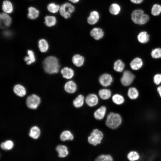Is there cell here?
<instances>
[{"label": "cell", "mask_w": 161, "mask_h": 161, "mask_svg": "<svg viewBox=\"0 0 161 161\" xmlns=\"http://www.w3.org/2000/svg\"><path fill=\"white\" fill-rule=\"evenodd\" d=\"M43 66L45 72L50 74L58 73L60 68L58 59L52 56L48 57L44 59Z\"/></svg>", "instance_id": "6da1fadb"}, {"label": "cell", "mask_w": 161, "mask_h": 161, "mask_svg": "<svg viewBox=\"0 0 161 161\" xmlns=\"http://www.w3.org/2000/svg\"><path fill=\"white\" fill-rule=\"evenodd\" d=\"M122 121L121 117L119 114L111 112L107 116L106 124L109 128L115 129L120 126Z\"/></svg>", "instance_id": "7a4b0ae2"}, {"label": "cell", "mask_w": 161, "mask_h": 161, "mask_svg": "<svg viewBox=\"0 0 161 161\" xmlns=\"http://www.w3.org/2000/svg\"><path fill=\"white\" fill-rule=\"evenodd\" d=\"M103 132L97 129H94L88 138L89 143L94 146L101 143L103 138Z\"/></svg>", "instance_id": "3957f363"}, {"label": "cell", "mask_w": 161, "mask_h": 161, "mask_svg": "<svg viewBox=\"0 0 161 161\" xmlns=\"http://www.w3.org/2000/svg\"><path fill=\"white\" fill-rule=\"evenodd\" d=\"M75 9L74 7L71 3L65 2L60 6L59 12L62 17L67 19L71 17Z\"/></svg>", "instance_id": "277c9868"}, {"label": "cell", "mask_w": 161, "mask_h": 161, "mask_svg": "<svg viewBox=\"0 0 161 161\" xmlns=\"http://www.w3.org/2000/svg\"><path fill=\"white\" fill-rule=\"evenodd\" d=\"M41 102V99L39 97L35 94H32L29 96L26 100L27 106L32 109H36Z\"/></svg>", "instance_id": "5b68a950"}, {"label": "cell", "mask_w": 161, "mask_h": 161, "mask_svg": "<svg viewBox=\"0 0 161 161\" xmlns=\"http://www.w3.org/2000/svg\"><path fill=\"white\" fill-rule=\"evenodd\" d=\"M134 77V75L130 71L128 70L125 71L123 72L120 79L121 83L125 86L129 85L133 82Z\"/></svg>", "instance_id": "8992f818"}, {"label": "cell", "mask_w": 161, "mask_h": 161, "mask_svg": "<svg viewBox=\"0 0 161 161\" xmlns=\"http://www.w3.org/2000/svg\"><path fill=\"white\" fill-rule=\"evenodd\" d=\"M113 81V78L109 74H104L101 75L99 78V82L100 84L104 87L110 86Z\"/></svg>", "instance_id": "52a82bcc"}, {"label": "cell", "mask_w": 161, "mask_h": 161, "mask_svg": "<svg viewBox=\"0 0 161 161\" xmlns=\"http://www.w3.org/2000/svg\"><path fill=\"white\" fill-rule=\"evenodd\" d=\"M1 23L4 26L8 27L10 26L12 22V18L7 13L2 12L0 14Z\"/></svg>", "instance_id": "ba28073f"}, {"label": "cell", "mask_w": 161, "mask_h": 161, "mask_svg": "<svg viewBox=\"0 0 161 161\" xmlns=\"http://www.w3.org/2000/svg\"><path fill=\"white\" fill-rule=\"evenodd\" d=\"M87 104L90 107H93L96 105L98 102V98L95 94H91L89 95L85 99Z\"/></svg>", "instance_id": "9c48e42d"}, {"label": "cell", "mask_w": 161, "mask_h": 161, "mask_svg": "<svg viewBox=\"0 0 161 161\" xmlns=\"http://www.w3.org/2000/svg\"><path fill=\"white\" fill-rule=\"evenodd\" d=\"M1 8L3 12L8 14L12 13L13 10V4L9 0H4L3 1Z\"/></svg>", "instance_id": "30bf717a"}, {"label": "cell", "mask_w": 161, "mask_h": 161, "mask_svg": "<svg viewBox=\"0 0 161 161\" xmlns=\"http://www.w3.org/2000/svg\"><path fill=\"white\" fill-rule=\"evenodd\" d=\"M99 18L100 16L98 12L95 10L93 11L90 12L88 17L87 21L89 24L94 25L98 21Z\"/></svg>", "instance_id": "8fae6325"}, {"label": "cell", "mask_w": 161, "mask_h": 161, "mask_svg": "<svg viewBox=\"0 0 161 161\" xmlns=\"http://www.w3.org/2000/svg\"><path fill=\"white\" fill-rule=\"evenodd\" d=\"M27 10V17L29 19L34 20L38 17L39 14V11L35 7L30 6L28 8Z\"/></svg>", "instance_id": "7c38bea8"}, {"label": "cell", "mask_w": 161, "mask_h": 161, "mask_svg": "<svg viewBox=\"0 0 161 161\" xmlns=\"http://www.w3.org/2000/svg\"><path fill=\"white\" fill-rule=\"evenodd\" d=\"M143 13V11L141 9L134 10L131 15L132 20L135 24H139L141 18Z\"/></svg>", "instance_id": "4fadbf2b"}, {"label": "cell", "mask_w": 161, "mask_h": 161, "mask_svg": "<svg viewBox=\"0 0 161 161\" xmlns=\"http://www.w3.org/2000/svg\"><path fill=\"white\" fill-rule=\"evenodd\" d=\"M106 109L105 106H102L97 109L94 112V116L97 120H100L103 119L105 117Z\"/></svg>", "instance_id": "5bb4252c"}, {"label": "cell", "mask_w": 161, "mask_h": 161, "mask_svg": "<svg viewBox=\"0 0 161 161\" xmlns=\"http://www.w3.org/2000/svg\"><path fill=\"white\" fill-rule=\"evenodd\" d=\"M56 151L58 153V156L59 157H65L69 154L68 148L65 145H58L56 148Z\"/></svg>", "instance_id": "9a60e30c"}, {"label": "cell", "mask_w": 161, "mask_h": 161, "mask_svg": "<svg viewBox=\"0 0 161 161\" xmlns=\"http://www.w3.org/2000/svg\"><path fill=\"white\" fill-rule=\"evenodd\" d=\"M104 34L103 30L98 27L93 28L90 32L91 35L96 40H99L102 38Z\"/></svg>", "instance_id": "2e32d148"}, {"label": "cell", "mask_w": 161, "mask_h": 161, "mask_svg": "<svg viewBox=\"0 0 161 161\" xmlns=\"http://www.w3.org/2000/svg\"><path fill=\"white\" fill-rule=\"evenodd\" d=\"M65 91L69 93H73L76 91L77 86L75 83L73 81H69L67 82L64 85Z\"/></svg>", "instance_id": "e0dca14e"}, {"label": "cell", "mask_w": 161, "mask_h": 161, "mask_svg": "<svg viewBox=\"0 0 161 161\" xmlns=\"http://www.w3.org/2000/svg\"><path fill=\"white\" fill-rule=\"evenodd\" d=\"M44 23L48 27H50L55 26L57 23L56 17L53 16L47 15L44 18Z\"/></svg>", "instance_id": "ac0fdd59"}, {"label": "cell", "mask_w": 161, "mask_h": 161, "mask_svg": "<svg viewBox=\"0 0 161 161\" xmlns=\"http://www.w3.org/2000/svg\"><path fill=\"white\" fill-rule=\"evenodd\" d=\"M140 158V156L139 153L135 150L130 151L127 155V158L129 161H138Z\"/></svg>", "instance_id": "d6986e66"}, {"label": "cell", "mask_w": 161, "mask_h": 161, "mask_svg": "<svg viewBox=\"0 0 161 161\" xmlns=\"http://www.w3.org/2000/svg\"><path fill=\"white\" fill-rule=\"evenodd\" d=\"M143 64V62L141 59L139 58H136L131 62L130 65L133 70H137L140 69Z\"/></svg>", "instance_id": "ffe728a7"}, {"label": "cell", "mask_w": 161, "mask_h": 161, "mask_svg": "<svg viewBox=\"0 0 161 161\" xmlns=\"http://www.w3.org/2000/svg\"><path fill=\"white\" fill-rule=\"evenodd\" d=\"M61 73L63 77L67 79H70L73 77L74 75V72L71 68L65 67L61 70Z\"/></svg>", "instance_id": "44dd1931"}, {"label": "cell", "mask_w": 161, "mask_h": 161, "mask_svg": "<svg viewBox=\"0 0 161 161\" xmlns=\"http://www.w3.org/2000/svg\"><path fill=\"white\" fill-rule=\"evenodd\" d=\"M13 91L17 95L21 97L24 96L26 93L25 88L22 85L18 84L14 86Z\"/></svg>", "instance_id": "7402d4cb"}, {"label": "cell", "mask_w": 161, "mask_h": 161, "mask_svg": "<svg viewBox=\"0 0 161 161\" xmlns=\"http://www.w3.org/2000/svg\"><path fill=\"white\" fill-rule=\"evenodd\" d=\"M84 57L79 54L74 55L72 58V61L73 64L76 66L80 67L84 63Z\"/></svg>", "instance_id": "603a6c76"}, {"label": "cell", "mask_w": 161, "mask_h": 161, "mask_svg": "<svg viewBox=\"0 0 161 161\" xmlns=\"http://www.w3.org/2000/svg\"><path fill=\"white\" fill-rule=\"evenodd\" d=\"M74 138V136L71 132L68 130H66L62 132L60 135V138L61 141L72 140Z\"/></svg>", "instance_id": "cb8c5ba5"}, {"label": "cell", "mask_w": 161, "mask_h": 161, "mask_svg": "<svg viewBox=\"0 0 161 161\" xmlns=\"http://www.w3.org/2000/svg\"><path fill=\"white\" fill-rule=\"evenodd\" d=\"M41 131L37 126H33L30 129L29 133V136L33 139H38L40 136Z\"/></svg>", "instance_id": "d4e9b609"}, {"label": "cell", "mask_w": 161, "mask_h": 161, "mask_svg": "<svg viewBox=\"0 0 161 161\" xmlns=\"http://www.w3.org/2000/svg\"><path fill=\"white\" fill-rule=\"evenodd\" d=\"M60 6L55 3L51 2L49 3L47 6L48 11L50 13L55 14L59 11Z\"/></svg>", "instance_id": "484cf974"}, {"label": "cell", "mask_w": 161, "mask_h": 161, "mask_svg": "<svg viewBox=\"0 0 161 161\" xmlns=\"http://www.w3.org/2000/svg\"><path fill=\"white\" fill-rule=\"evenodd\" d=\"M98 94L101 98L106 100L110 97L111 95V92L109 89H103L99 91Z\"/></svg>", "instance_id": "4316f807"}, {"label": "cell", "mask_w": 161, "mask_h": 161, "mask_svg": "<svg viewBox=\"0 0 161 161\" xmlns=\"http://www.w3.org/2000/svg\"><path fill=\"white\" fill-rule=\"evenodd\" d=\"M84 102V96L82 95H79L73 100V104L75 107L79 108L83 106Z\"/></svg>", "instance_id": "83f0119b"}, {"label": "cell", "mask_w": 161, "mask_h": 161, "mask_svg": "<svg viewBox=\"0 0 161 161\" xmlns=\"http://www.w3.org/2000/svg\"><path fill=\"white\" fill-rule=\"evenodd\" d=\"M121 7L120 5L117 3L112 4L110 6L109 10L112 15H117L121 11Z\"/></svg>", "instance_id": "f1b7e54d"}, {"label": "cell", "mask_w": 161, "mask_h": 161, "mask_svg": "<svg viewBox=\"0 0 161 161\" xmlns=\"http://www.w3.org/2000/svg\"><path fill=\"white\" fill-rule=\"evenodd\" d=\"M149 36L145 31H142L139 33L137 36L138 41L141 43H145L149 40Z\"/></svg>", "instance_id": "f546056e"}, {"label": "cell", "mask_w": 161, "mask_h": 161, "mask_svg": "<svg viewBox=\"0 0 161 161\" xmlns=\"http://www.w3.org/2000/svg\"><path fill=\"white\" fill-rule=\"evenodd\" d=\"M28 56L25 57L24 58V61L27 62L28 65H30L34 62L35 59L34 52L31 50L27 51Z\"/></svg>", "instance_id": "4dcf8cb0"}, {"label": "cell", "mask_w": 161, "mask_h": 161, "mask_svg": "<svg viewBox=\"0 0 161 161\" xmlns=\"http://www.w3.org/2000/svg\"><path fill=\"white\" fill-rule=\"evenodd\" d=\"M38 47L41 52H46L49 47L47 41L44 39L40 40L38 42Z\"/></svg>", "instance_id": "1f68e13d"}, {"label": "cell", "mask_w": 161, "mask_h": 161, "mask_svg": "<svg viewBox=\"0 0 161 161\" xmlns=\"http://www.w3.org/2000/svg\"><path fill=\"white\" fill-rule=\"evenodd\" d=\"M114 69L116 71L121 72L123 70L125 64L120 60H118L114 63Z\"/></svg>", "instance_id": "d6a6232c"}, {"label": "cell", "mask_w": 161, "mask_h": 161, "mask_svg": "<svg viewBox=\"0 0 161 161\" xmlns=\"http://www.w3.org/2000/svg\"><path fill=\"white\" fill-rule=\"evenodd\" d=\"M128 95L131 99H135L138 97L139 93L138 90L136 88L131 87L128 90Z\"/></svg>", "instance_id": "836d02e7"}, {"label": "cell", "mask_w": 161, "mask_h": 161, "mask_svg": "<svg viewBox=\"0 0 161 161\" xmlns=\"http://www.w3.org/2000/svg\"><path fill=\"white\" fill-rule=\"evenodd\" d=\"M112 99L113 102L117 105H121L124 101L123 97L119 94H115L114 95Z\"/></svg>", "instance_id": "e575fe53"}, {"label": "cell", "mask_w": 161, "mask_h": 161, "mask_svg": "<svg viewBox=\"0 0 161 161\" xmlns=\"http://www.w3.org/2000/svg\"><path fill=\"white\" fill-rule=\"evenodd\" d=\"M151 13L154 16L159 15L161 13V5L158 4H154L152 7Z\"/></svg>", "instance_id": "d590c367"}, {"label": "cell", "mask_w": 161, "mask_h": 161, "mask_svg": "<svg viewBox=\"0 0 161 161\" xmlns=\"http://www.w3.org/2000/svg\"><path fill=\"white\" fill-rule=\"evenodd\" d=\"M95 161H113V159L109 154H102L99 155Z\"/></svg>", "instance_id": "8d00e7d4"}, {"label": "cell", "mask_w": 161, "mask_h": 161, "mask_svg": "<svg viewBox=\"0 0 161 161\" xmlns=\"http://www.w3.org/2000/svg\"><path fill=\"white\" fill-rule=\"evenodd\" d=\"M151 55L152 57L154 58H161V48H158L153 49Z\"/></svg>", "instance_id": "74e56055"}, {"label": "cell", "mask_w": 161, "mask_h": 161, "mask_svg": "<svg viewBox=\"0 0 161 161\" xmlns=\"http://www.w3.org/2000/svg\"><path fill=\"white\" fill-rule=\"evenodd\" d=\"M149 19V17L148 15L143 13L141 18L139 24L143 25L145 24L148 21Z\"/></svg>", "instance_id": "f35d334b"}, {"label": "cell", "mask_w": 161, "mask_h": 161, "mask_svg": "<svg viewBox=\"0 0 161 161\" xmlns=\"http://www.w3.org/2000/svg\"><path fill=\"white\" fill-rule=\"evenodd\" d=\"M4 150H11L14 146L13 142L11 140H8L4 142Z\"/></svg>", "instance_id": "ab89813d"}, {"label": "cell", "mask_w": 161, "mask_h": 161, "mask_svg": "<svg viewBox=\"0 0 161 161\" xmlns=\"http://www.w3.org/2000/svg\"><path fill=\"white\" fill-rule=\"evenodd\" d=\"M154 82L157 85H159L161 83V74H157L154 75Z\"/></svg>", "instance_id": "60d3db41"}, {"label": "cell", "mask_w": 161, "mask_h": 161, "mask_svg": "<svg viewBox=\"0 0 161 161\" xmlns=\"http://www.w3.org/2000/svg\"><path fill=\"white\" fill-rule=\"evenodd\" d=\"M131 2L135 4H140L143 2V0H130Z\"/></svg>", "instance_id": "b9f144b4"}, {"label": "cell", "mask_w": 161, "mask_h": 161, "mask_svg": "<svg viewBox=\"0 0 161 161\" xmlns=\"http://www.w3.org/2000/svg\"><path fill=\"white\" fill-rule=\"evenodd\" d=\"M157 91L160 96L161 97V86H159L157 88Z\"/></svg>", "instance_id": "7bdbcfd3"}, {"label": "cell", "mask_w": 161, "mask_h": 161, "mask_svg": "<svg viewBox=\"0 0 161 161\" xmlns=\"http://www.w3.org/2000/svg\"><path fill=\"white\" fill-rule=\"evenodd\" d=\"M68 0L72 3H77L80 0Z\"/></svg>", "instance_id": "ee69618b"}]
</instances>
